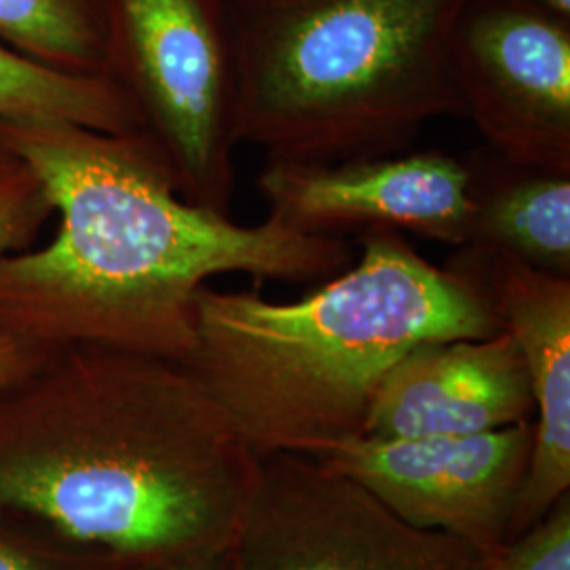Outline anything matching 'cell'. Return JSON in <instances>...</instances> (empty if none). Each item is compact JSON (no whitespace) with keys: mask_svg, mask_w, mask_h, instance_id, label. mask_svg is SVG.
I'll list each match as a JSON object with an SVG mask.
<instances>
[{"mask_svg":"<svg viewBox=\"0 0 570 570\" xmlns=\"http://www.w3.org/2000/svg\"><path fill=\"white\" fill-rule=\"evenodd\" d=\"M524 421H534L529 372L513 336L501 330L410 348L376 391L364 435H475Z\"/></svg>","mask_w":570,"mask_h":570,"instance_id":"cell-11","label":"cell"},{"mask_svg":"<svg viewBox=\"0 0 570 570\" xmlns=\"http://www.w3.org/2000/svg\"><path fill=\"white\" fill-rule=\"evenodd\" d=\"M11 161H13V157H11V155L4 150V146L0 144V169H4Z\"/></svg>","mask_w":570,"mask_h":570,"instance_id":"cell-21","label":"cell"},{"mask_svg":"<svg viewBox=\"0 0 570 570\" xmlns=\"http://www.w3.org/2000/svg\"><path fill=\"white\" fill-rule=\"evenodd\" d=\"M468 244L570 277V174L518 164L482 146L468 157Z\"/></svg>","mask_w":570,"mask_h":570,"instance_id":"cell-12","label":"cell"},{"mask_svg":"<svg viewBox=\"0 0 570 570\" xmlns=\"http://www.w3.org/2000/svg\"><path fill=\"white\" fill-rule=\"evenodd\" d=\"M456 537L407 524L360 482L308 454L258 456L228 570H484Z\"/></svg>","mask_w":570,"mask_h":570,"instance_id":"cell-6","label":"cell"},{"mask_svg":"<svg viewBox=\"0 0 570 570\" xmlns=\"http://www.w3.org/2000/svg\"><path fill=\"white\" fill-rule=\"evenodd\" d=\"M465 0H226L235 140L266 161L404 153L461 115L449 37Z\"/></svg>","mask_w":570,"mask_h":570,"instance_id":"cell-4","label":"cell"},{"mask_svg":"<svg viewBox=\"0 0 570 570\" xmlns=\"http://www.w3.org/2000/svg\"><path fill=\"white\" fill-rule=\"evenodd\" d=\"M0 41L70 75H106L102 0H0Z\"/></svg>","mask_w":570,"mask_h":570,"instance_id":"cell-14","label":"cell"},{"mask_svg":"<svg viewBox=\"0 0 570 570\" xmlns=\"http://www.w3.org/2000/svg\"><path fill=\"white\" fill-rule=\"evenodd\" d=\"M53 214L39 178L13 159L0 169V256L28 249Z\"/></svg>","mask_w":570,"mask_h":570,"instance_id":"cell-17","label":"cell"},{"mask_svg":"<svg viewBox=\"0 0 570 570\" xmlns=\"http://www.w3.org/2000/svg\"><path fill=\"white\" fill-rule=\"evenodd\" d=\"M106 75L193 204L230 216L235 70L226 0H102Z\"/></svg>","mask_w":570,"mask_h":570,"instance_id":"cell-5","label":"cell"},{"mask_svg":"<svg viewBox=\"0 0 570 570\" xmlns=\"http://www.w3.org/2000/svg\"><path fill=\"white\" fill-rule=\"evenodd\" d=\"M122 560L61 532L30 511L0 503V570H117Z\"/></svg>","mask_w":570,"mask_h":570,"instance_id":"cell-15","label":"cell"},{"mask_svg":"<svg viewBox=\"0 0 570 570\" xmlns=\"http://www.w3.org/2000/svg\"><path fill=\"white\" fill-rule=\"evenodd\" d=\"M51 348L23 341L4 330H0V387L13 383L16 379L41 364Z\"/></svg>","mask_w":570,"mask_h":570,"instance_id":"cell-18","label":"cell"},{"mask_svg":"<svg viewBox=\"0 0 570 570\" xmlns=\"http://www.w3.org/2000/svg\"><path fill=\"white\" fill-rule=\"evenodd\" d=\"M484 570H570V492L539 522L487 558Z\"/></svg>","mask_w":570,"mask_h":570,"instance_id":"cell-16","label":"cell"},{"mask_svg":"<svg viewBox=\"0 0 570 570\" xmlns=\"http://www.w3.org/2000/svg\"><path fill=\"white\" fill-rule=\"evenodd\" d=\"M72 122L104 134H142L129 96L110 77L70 75L0 41V125Z\"/></svg>","mask_w":570,"mask_h":570,"instance_id":"cell-13","label":"cell"},{"mask_svg":"<svg viewBox=\"0 0 570 570\" xmlns=\"http://www.w3.org/2000/svg\"><path fill=\"white\" fill-rule=\"evenodd\" d=\"M527 2H532V4H537L541 9H546V11H551V13L560 16V18L570 20V0H527Z\"/></svg>","mask_w":570,"mask_h":570,"instance_id":"cell-20","label":"cell"},{"mask_svg":"<svg viewBox=\"0 0 570 570\" xmlns=\"http://www.w3.org/2000/svg\"><path fill=\"white\" fill-rule=\"evenodd\" d=\"M532 444L534 421H524L475 435H360L313 459L360 482L407 524L456 537L487 560L510 541Z\"/></svg>","mask_w":570,"mask_h":570,"instance_id":"cell-8","label":"cell"},{"mask_svg":"<svg viewBox=\"0 0 570 570\" xmlns=\"http://www.w3.org/2000/svg\"><path fill=\"white\" fill-rule=\"evenodd\" d=\"M449 70L484 146L570 174V20L527 0H465Z\"/></svg>","mask_w":570,"mask_h":570,"instance_id":"cell-7","label":"cell"},{"mask_svg":"<svg viewBox=\"0 0 570 570\" xmlns=\"http://www.w3.org/2000/svg\"><path fill=\"white\" fill-rule=\"evenodd\" d=\"M444 266L480 294L529 372L534 444L511 518L513 539L570 492V277L473 244L454 247Z\"/></svg>","mask_w":570,"mask_h":570,"instance_id":"cell-10","label":"cell"},{"mask_svg":"<svg viewBox=\"0 0 570 570\" xmlns=\"http://www.w3.org/2000/svg\"><path fill=\"white\" fill-rule=\"evenodd\" d=\"M360 261L305 298L268 301L204 285L184 362L258 456H315L364 435L389 370L429 341L503 327L480 294L423 258L402 233H360Z\"/></svg>","mask_w":570,"mask_h":570,"instance_id":"cell-3","label":"cell"},{"mask_svg":"<svg viewBox=\"0 0 570 570\" xmlns=\"http://www.w3.org/2000/svg\"><path fill=\"white\" fill-rule=\"evenodd\" d=\"M230 551L178 558V560H159V562H122L117 570H228Z\"/></svg>","mask_w":570,"mask_h":570,"instance_id":"cell-19","label":"cell"},{"mask_svg":"<svg viewBox=\"0 0 570 570\" xmlns=\"http://www.w3.org/2000/svg\"><path fill=\"white\" fill-rule=\"evenodd\" d=\"M0 144L42 184L58 233L0 256V330L56 348L98 345L186 362L209 279H327L351 263L341 237L266 216L237 225L180 195L142 134L72 122H4Z\"/></svg>","mask_w":570,"mask_h":570,"instance_id":"cell-1","label":"cell"},{"mask_svg":"<svg viewBox=\"0 0 570 570\" xmlns=\"http://www.w3.org/2000/svg\"><path fill=\"white\" fill-rule=\"evenodd\" d=\"M256 475L184 362L56 346L0 387V503L122 560L230 551Z\"/></svg>","mask_w":570,"mask_h":570,"instance_id":"cell-2","label":"cell"},{"mask_svg":"<svg viewBox=\"0 0 570 570\" xmlns=\"http://www.w3.org/2000/svg\"><path fill=\"white\" fill-rule=\"evenodd\" d=\"M465 159L395 153L346 164L266 161L256 178L268 218L308 235L387 228L461 247L469 242Z\"/></svg>","mask_w":570,"mask_h":570,"instance_id":"cell-9","label":"cell"}]
</instances>
